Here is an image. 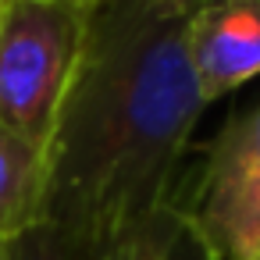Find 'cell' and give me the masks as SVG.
Returning <instances> with one entry per match:
<instances>
[{
	"instance_id": "1",
	"label": "cell",
	"mask_w": 260,
	"mask_h": 260,
	"mask_svg": "<svg viewBox=\"0 0 260 260\" xmlns=\"http://www.w3.org/2000/svg\"><path fill=\"white\" fill-rule=\"evenodd\" d=\"M203 0H96L47 143L43 224L82 260L171 210L207 107L189 25Z\"/></svg>"
},
{
	"instance_id": "2",
	"label": "cell",
	"mask_w": 260,
	"mask_h": 260,
	"mask_svg": "<svg viewBox=\"0 0 260 260\" xmlns=\"http://www.w3.org/2000/svg\"><path fill=\"white\" fill-rule=\"evenodd\" d=\"M86 15L50 0H0V125L43 153L82 54Z\"/></svg>"
},
{
	"instance_id": "3",
	"label": "cell",
	"mask_w": 260,
	"mask_h": 260,
	"mask_svg": "<svg viewBox=\"0 0 260 260\" xmlns=\"http://www.w3.org/2000/svg\"><path fill=\"white\" fill-rule=\"evenodd\" d=\"M171 214L203 260H260V104L228 114L200 171L178 182Z\"/></svg>"
},
{
	"instance_id": "4",
	"label": "cell",
	"mask_w": 260,
	"mask_h": 260,
	"mask_svg": "<svg viewBox=\"0 0 260 260\" xmlns=\"http://www.w3.org/2000/svg\"><path fill=\"white\" fill-rule=\"evenodd\" d=\"M189 57L207 104L260 75V0H214L189 25Z\"/></svg>"
},
{
	"instance_id": "5",
	"label": "cell",
	"mask_w": 260,
	"mask_h": 260,
	"mask_svg": "<svg viewBox=\"0 0 260 260\" xmlns=\"http://www.w3.org/2000/svg\"><path fill=\"white\" fill-rule=\"evenodd\" d=\"M47 207V157L0 125V239L43 224Z\"/></svg>"
},
{
	"instance_id": "6",
	"label": "cell",
	"mask_w": 260,
	"mask_h": 260,
	"mask_svg": "<svg viewBox=\"0 0 260 260\" xmlns=\"http://www.w3.org/2000/svg\"><path fill=\"white\" fill-rule=\"evenodd\" d=\"M175 232H178V217L168 210V214L146 221L143 228H136V232L111 253V260H168L171 242H175Z\"/></svg>"
},
{
	"instance_id": "7",
	"label": "cell",
	"mask_w": 260,
	"mask_h": 260,
	"mask_svg": "<svg viewBox=\"0 0 260 260\" xmlns=\"http://www.w3.org/2000/svg\"><path fill=\"white\" fill-rule=\"evenodd\" d=\"M8 260H82L72 253L47 224H36L8 242Z\"/></svg>"
},
{
	"instance_id": "8",
	"label": "cell",
	"mask_w": 260,
	"mask_h": 260,
	"mask_svg": "<svg viewBox=\"0 0 260 260\" xmlns=\"http://www.w3.org/2000/svg\"><path fill=\"white\" fill-rule=\"evenodd\" d=\"M168 260H203V256H200V249L192 246V239L185 235L182 221H178V232H175V242H171V253H168Z\"/></svg>"
},
{
	"instance_id": "9",
	"label": "cell",
	"mask_w": 260,
	"mask_h": 260,
	"mask_svg": "<svg viewBox=\"0 0 260 260\" xmlns=\"http://www.w3.org/2000/svg\"><path fill=\"white\" fill-rule=\"evenodd\" d=\"M50 4H68V8H82V11H89L96 0H50Z\"/></svg>"
},
{
	"instance_id": "10",
	"label": "cell",
	"mask_w": 260,
	"mask_h": 260,
	"mask_svg": "<svg viewBox=\"0 0 260 260\" xmlns=\"http://www.w3.org/2000/svg\"><path fill=\"white\" fill-rule=\"evenodd\" d=\"M0 260H8V242L0 239Z\"/></svg>"
},
{
	"instance_id": "11",
	"label": "cell",
	"mask_w": 260,
	"mask_h": 260,
	"mask_svg": "<svg viewBox=\"0 0 260 260\" xmlns=\"http://www.w3.org/2000/svg\"><path fill=\"white\" fill-rule=\"evenodd\" d=\"M203 4H214V0H203Z\"/></svg>"
}]
</instances>
